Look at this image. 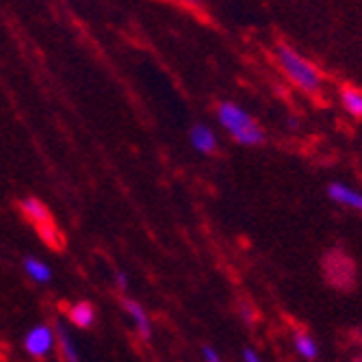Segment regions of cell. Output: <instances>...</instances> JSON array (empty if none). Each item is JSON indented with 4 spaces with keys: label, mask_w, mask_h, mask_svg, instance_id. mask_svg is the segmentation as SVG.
Instances as JSON below:
<instances>
[{
    "label": "cell",
    "mask_w": 362,
    "mask_h": 362,
    "mask_svg": "<svg viewBox=\"0 0 362 362\" xmlns=\"http://www.w3.org/2000/svg\"><path fill=\"white\" fill-rule=\"evenodd\" d=\"M293 347H295V354L304 360H317V356H319V345L308 332H295Z\"/></svg>",
    "instance_id": "obj_11"
},
{
    "label": "cell",
    "mask_w": 362,
    "mask_h": 362,
    "mask_svg": "<svg viewBox=\"0 0 362 362\" xmlns=\"http://www.w3.org/2000/svg\"><path fill=\"white\" fill-rule=\"evenodd\" d=\"M323 274L332 286L337 288H345L351 286L354 282V265L349 256H345L341 250H332L327 252L323 258Z\"/></svg>",
    "instance_id": "obj_4"
},
{
    "label": "cell",
    "mask_w": 362,
    "mask_h": 362,
    "mask_svg": "<svg viewBox=\"0 0 362 362\" xmlns=\"http://www.w3.org/2000/svg\"><path fill=\"white\" fill-rule=\"evenodd\" d=\"M115 282H117V286H119L122 291H126V286H128V278H126V274H124V272H117V274H115Z\"/></svg>",
    "instance_id": "obj_16"
},
{
    "label": "cell",
    "mask_w": 362,
    "mask_h": 362,
    "mask_svg": "<svg viewBox=\"0 0 362 362\" xmlns=\"http://www.w3.org/2000/svg\"><path fill=\"white\" fill-rule=\"evenodd\" d=\"M68 317L76 327H91L95 323V308L91 302H78L68 310Z\"/></svg>",
    "instance_id": "obj_10"
},
{
    "label": "cell",
    "mask_w": 362,
    "mask_h": 362,
    "mask_svg": "<svg viewBox=\"0 0 362 362\" xmlns=\"http://www.w3.org/2000/svg\"><path fill=\"white\" fill-rule=\"evenodd\" d=\"M54 339L59 343V349H61V356L65 358V362H81L74 339L70 337L68 327H65L63 323H54Z\"/></svg>",
    "instance_id": "obj_9"
},
{
    "label": "cell",
    "mask_w": 362,
    "mask_h": 362,
    "mask_svg": "<svg viewBox=\"0 0 362 362\" xmlns=\"http://www.w3.org/2000/svg\"><path fill=\"white\" fill-rule=\"evenodd\" d=\"M217 119L226 133L241 146H260L265 141V130L258 126L254 115L235 103H219Z\"/></svg>",
    "instance_id": "obj_1"
},
{
    "label": "cell",
    "mask_w": 362,
    "mask_h": 362,
    "mask_svg": "<svg viewBox=\"0 0 362 362\" xmlns=\"http://www.w3.org/2000/svg\"><path fill=\"white\" fill-rule=\"evenodd\" d=\"M325 193H327V197H330L334 204L345 206L349 211L362 213V193L356 187L345 185V182H330V185H327V189H325Z\"/></svg>",
    "instance_id": "obj_6"
},
{
    "label": "cell",
    "mask_w": 362,
    "mask_h": 362,
    "mask_svg": "<svg viewBox=\"0 0 362 362\" xmlns=\"http://www.w3.org/2000/svg\"><path fill=\"white\" fill-rule=\"evenodd\" d=\"M202 360L204 362H223L219 351L215 347H211V345H202Z\"/></svg>",
    "instance_id": "obj_14"
},
{
    "label": "cell",
    "mask_w": 362,
    "mask_h": 362,
    "mask_svg": "<svg viewBox=\"0 0 362 362\" xmlns=\"http://www.w3.org/2000/svg\"><path fill=\"white\" fill-rule=\"evenodd\" d=\"M54 330L48 325H35L33 330L26 334L24 339V349L37 360H44L50 356L52 347H54Z\"/></svg>",
    "instance_id": "obj_5"
},
{
    "label": "cell",
    "mask_w": 362,
    "mask_h": 362,
    "mask_svg": "<svg viewBox=\"0 0 362 362\" xmlns=\"http://www.w3.org/2000/svg\"><path fill=\"white\" fill-rule=\"evenodd\" d=\"M122 306L124 310L128 313V317L135 321V327H137V332L144 341H150L152 339V325H150V317L148 313L144 310V306L135 300H130V298H124L122 300Z\"/></svg>",
    "instance_id": "obj_7"
},
{
    "label": "cell",
    "mask_w": 362,
    "mask_h": 362,
    "mask_svg": "<svg viewBox=\"0 0 362 362\" xmlns=\"http://www.w3.org/2000/svg\"><path fill=\"white\" fill-rule=\"evenodd\" d=\"M341 105L343 109L354 115V117H360L362 119V91L356 89V87H345L341 91Z\"/></svg>",
    "instance_id": "obj_12"
},
{
    "label": "cell",
    "mask_w": 362,
    "mask_h": 362,
    "mask_svg": "<svg viewBox=\"0 0 362 362\" xmlns=\"http://www.w3.org/2000/svg\"><path fill=\"white\" fill-rule=\"evenodd\" d=\"M189 141L200 154H215V150H217V137L204 124H195L189 130Z\"/></svg>",
    "instance_id": "obj_8"
},
{
    "label": "cell",
    "mask_w": 362,
    "mask_h": 362,
    "mask_svg": "<svg viewBox=\"0 0 362 362\" xmlns=\"http://www.w3.org/2000/svg\"><path fill=\"white\" fill-rule=\"evenodd\" d=\"M241 358H243V362H262V358L258 356V351L252 349V347H245L243 354H241Z\"/></svg>",
    "instance_id": "obj_15"
},
{
    "label": "cell",
    "mask_w": 362,
    "mask_h": 362,
    "mask_svg": "<svg viewBox=\"0 0 362 362\" xmlns=\"http://www.w3.org/2000/svg\"><path fill=\"white\" fill-rule=\"evenodd\" d=\"M20 213L24 215V219L35 228L37 237L50 247V250H63L65 247V239L61 235V230L54 223L52 213L48 211V206L40 200V197H24L20 202Z\"/></svg>",
    "instance_id": "obj_3"
},
{
    "label": "cell",
    "mask_w": 362,
    "mask_h": 362,
    "mask_svg": "<svg viewBox=\"0 0 362 362\" xmlns=\"http://www.w3.org/2000/svg\"><path fill=\"white\" fill-rule=\"evenodd\" d=\"M276 57H278V63H280V70L288 76V81L295 87H300L306 93L319 91L321 74L308 59H304L298 50H293V48H288L284 44H280L276 48Z\"/></svg>",
    "instance_id": "obj_2"
},
{
    "label": "cell",
    "mask_w": 362,
    "mask_h": 362,
    "mask_svg": "<svg viewBox=\"0 0 362 362\" xmlns=\"http://www.w3.org/2000/svg\"><path fill=\"white\" fill-rule=\"evenodd\" d=\"M24 269H26V274H28L33 280H35V282H42V284L50 282V278H52L50 267L44 265V262L37 260V258H26V260H24Z\"/></svg>",
    "instance_id": "obj_13"
},
{
    "label": "cell",
    "mask_w": 362,
    "mask_h": 362,
    "mask_svg": "<svg viewBox=\"0 0 362 362\" xmlns=\"http://www.w3.org/2000/svg\"><path fill=\"white\" fill-rule=\"evenodd\" d=\"M185 3H189V5H200V0H185Z\"/></svg>",
    "instance_id": "obj_17"
}]
</instances>
